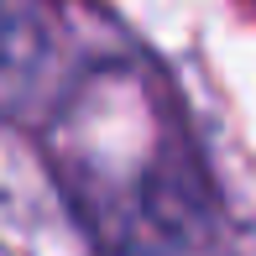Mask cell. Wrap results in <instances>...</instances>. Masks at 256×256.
<instances>
[{
	"label": "cell",
	"instance_id": "6da1fadb",
	"mask_svg": "<svg viewBox=\"0 0 256 256\" xmlns=\"http://www.w3.org/2000/svg\"><path fill=\"white\" fill-rule=\"evenodd\" d=\"M52 52L48 0H0V110L26 100Z\"/></svg>",
	"mask_w": 256,
	"mask_h": 256
}]
</instances>
